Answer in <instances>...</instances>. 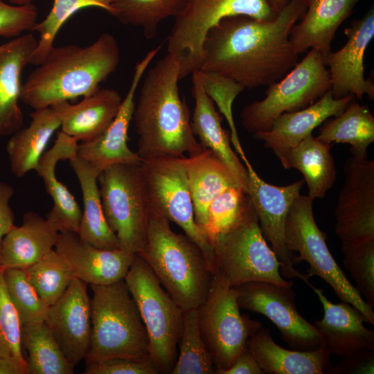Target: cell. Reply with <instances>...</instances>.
Wrapping results in <instances>:
<instances>
[{"mask_svg": "<svg viewBox=\"0 0 374 374\" xmlns=\"http://www.w3.org/2000/svg\"><path fill=\"white\" fill-rule=\"evenodd\" d=\"M124 280L146 329L149 357L159 373H170L177 357L184 310L139 255L135 254Z\"/></svg>", "mask_w": 374, "mask_h": 374, "instance_id": "6", "label": "cell"}, {"mask_svg": "<svg viewBox=\"0 0 374 374\" xmlns=\"http://www.w3.org/2000/svg\"><path fill=\"white\" fill-rule=\"evenodd\" d=\"M86 284L74 277L62 296L49 306L46 323L69 362L85 359L91 339V299Z\"/></svg>", "mask_w": 374, "mask_h": 374, "instance_id": "19", "label": "cell"}, {"mask_svg": "<svg viewBox=\"0 0 374 374\" xmlns=\"http://www.w3.org/2000/svg\"><path fill=\"white\" fill-rule=\"evenodd\" d=\"M179 62L168 53L148 71L133 114L141 160L184 157L204 148L194 135L188 107L179 91Z\"/></svg>", "mask_w": 374, "mask_h": 374, "instance_id": "2", "label": "cell"}, {"mask_svg": "<svg viewBox=\"0 0 374 374\" xmlns=\"http://www.w3.org/2000/svg\"><path fill=\"white\" fill-rule=\"evenodd\" d=\"M84 374H157L159 371L148 357H112L85 362Z\"/></svg>", "mask_w": 374, "mask_h": 374, "instance_id": "46", "label": "cell"}, {"mask_svg": "<svg viewBox=\"0 0 374 374\" xmlns=\"http://www.w3.org/2000/svg\"><path fill=\"white\" fill-rule=\"evenodd\" d=\"M55 250L71 267L74 276L89 285H109L124 279L135 254L121 249L98 248L77 233H59Z\"/></svg>", "mask_w": 374, "mask_h": 374, "instance_id": "20", "label": "cell"}, {"mask_svg": "<svg viewBox=\"0 0 374 374\" xmlns=\"http://www.w3.org/2000/svg\"><path fill=\"white\" fill-rule=\"evenodd\" d=\"M183 161L195 222L206 239L208 209L211 203L226 188L240 184L226 165L208 148L197 154L184 157Z\"/></svg>", "mask_w": 374, "mask_h": 374, "instance_id": "30", "label": "cell"}, {"mask_svg": "<svg viewBox=\"0 0 374 374\" xmlns=\"http://www.w3.org/2000/svg\"><path fill=\"white\" fill-rule=\"evenodd\" d=\"M252 204L246 188L235 185L226 188L211 203L208 209L206 237L212 248L222 235L244 217Z\"/></svg>", "mask_w": 374, "mask_h": 374, "instance_id": "39", "label": "cell"}, {"mask_svg": "<svg viewBox=\"0 0 374 374\" xmlns=\"http://www.w3.org/2000/svg\"><path fill=\"white\" fill-rule=\"evenodd\" d=\"M285 238L287 249L299 253L294 256V264L307 262L309 278L317 276L323 279L342 302L357 309L366 322L374 324L373 308L350 283L330 252L326 236L314 220L313 199L308 195L300 194L292 203L285 220Z\"/></svg>", "mask_w": 374, "mask_h": 374, "instance_id": "7", "label": "cell"}, {"mask_svg": "<svg viewBox=\"0 0 374 374\" xmlns=\"http://www.w3.org/2000/svg\"><path fill=\"white\" fill-rule=\"evenodd\" d=\"M317 137L329 144H348L352 156L367 157L368 147L374 142V116L353 99L341 114L322 123Z\"/></svg>", "mask_w": 374, "mask_h": 374, "instance_id": "34", "label": "cell"}, {"mask_svg": "<svg viewBox=\"0 0 374 374\" xmlns=\"http://www.w3.org/2000/svg\"><path fill=\"white\" fill-rule=\"evenodd\" d=\"M90 287L91 330L85 362L149 357L146 329L124 279Z\"/></svg>", "mask_w": 374, "mask_h": 374, "instance_id": "5", "label": "cell"}, {"mask_svg": "<svg viewBox=\"0 0 374 374\" xmlns=\"http://www.w3.org/2000/svg\"><path fill=\"white\" fill-rule=\"evenodd\" d=\"M21 344L28 353V374L74 373L45 321L21 325Z\"/></svg>", "mask_w": 374, "mask_h": 374, "instance_id": "35", "label": "cell"}, {"mask_svg": "<svg viewBox=\"0 0 374 374\" xmlns=\"http://www.w3.org/2000/svg\"><path fill=\"white\" fill-rule=\"evenodd\" d=\"M353 99V94L335 98L328 91L302 109L280 114L269 130L254 133L253 136L263 141L274 154L288 150L312 134L313 130L326 120L341 114Z\"/></svg>", "mask_w": 374, "mask_h": 374, "instance_id": "22", "label": "cell"}, {"mask_svg": "<svg viewBox=\"0 0 374 374\" xmlns=\"http://www.w3.org/2000/svg\"><path fill=\"white\" fill-rule=\"evenodd\" d=\"M198 71L206 92L216 103L229 124L231 141L234 149L241 159L244 157L245 154L239 140L232 112L234 100L244 89L235 82L224 77Z\"/></svg>", "mask_w": 374, "mask_h": 374, "instance_id": "44", "label": "cell"}, {"mask_svg": "<svg viewBox=\"0 0 374 374\" xmlns=\"http://www.w3.org/2000/svg\"><path fill=\"white\" fill-rule=\"evenodd\" d=\"M242 161L247 168V192L256 213L265 239L270 242L271 249L283 264L280 270L287 278H299L311 287L309 277L294 267V256L286 247L285 220L294 199L300 195L304 184L301 179L286 186H275L262 179L247 157Z\"/></svg>", "mask_w": 374, "mask_h": 374, "instance_id": "15", "label": "cell"}, {"mask_svg": "<svg viewBox=\"0 0 374 374\" xmlns=\"http://www.w3.org/2000/svg\"><path fill=\"white\" fill-rule=\"evenodd\" d=\"M170 373H215L212 357L200 332L198 308L184 311L177 357Z\"/></svg>", "mask_w": 374, "mask_h": 374, "instance_id": "37", "label": "cell"}, {"mask_svg": "<svg viewBox=\"0 0 374 374\" xmlns=\"http://www.w3.org/2000/svg\"><path fill=\"white\" fill-rule=\"evenodd\" d=\"M170 221L151 208L139 255L184 311L204 301L213 274L200 247L186 234L175 232Z\"/></svg>", "mask_w": 374, "mask_h": 374, "instance_id": "4", "label": "cell"}, {"mask_svg": "<svg viewBox=\"0 0 374 374\" xmlns=\"http://www.w3.org/2000/svg\"><path fill=\"white\" fill-rule=\"evenodd\" d=\"M185 0H115L112 15L125 25L143 29L145 37H156L158 25L170 17H175Z\"/></svg>", "mask_w": 374, "mask_h": 374, "instance_id": "36", "label": "cell"}, {"mask_svg": "<svg viewBox=\"0 0 374 374\" xmlns=\"http://www.w3.org/2000/svg\"><path fill=\"white\" fill-rule=\"evenodd\" d=\"M311 287L323 308V318L312 325L330 353L344 359L374 351V331L364 326V316L350 304L333 303L323 290Z\"/></svg>", "mask_w": 374, "mask_h": 374, "instance_id": "21", "label": "cell"}, {"mask_svg": "<svg viewBox=\"0 0 374 374\" xmlns=\"http://www.w3.org/2000/svg\"><path fill=\"white\" fill-rule=\"evenodd\" d=\"M247 346L265 373L323 374L332 366L325 346L305 351L285 349L274 341L267 328L251 334Z\"/></svg>", "mask_w": 374, "mask_h": 374, "instance_id": "29", "label": "cell"}, {"mask_svg": "<svg viewBox=\"0 0 374 374\" xmlns=\"http://www.w3.org/2000/svg\"><path fill=\"white\" fill-rule=\"evenodd\" d=\"M119 62L117 40L107 33L86 46H54L22 83L21 100L37 109L90 95Z\"/></svg>", "mask_w": 374, "mask_h": 374, "instance_id": "3", "label": "cell"}, {"mask_svg": "<svg viewBox=\"0 0 374 374\" xmlns=\"http://www.w3.org/2000/svg\"><path fill=\"white\" fill-rule=\"evenodd\" d=\"M0 358L18 365L28 374L22 353L21 323L5 285L0 268Z\"/></svg>", "mask_w": 374, "mask_h": 374, "instance_id": "42", "label": "cell"}, {"mask_svg": "<svg viewBox=\"0 0 374 374\" xmlns=\"http://www.w3.org/2000/svg\"><path fill=\"white\" fill-rule=\"evenodd\" d=\"M216 374H262L256 358L248 348L245 349L236 358L232 365L226 369L217 370Z\"/></svg>", "mask_w": 374, "mask_h": 374, "instance_id": "49", "label": "cell"}, {"mask_svg": "<svg viewBox=\"0 0 374 374\" xmlns=\"http://www.w3.org/2000/svg\"><path fill=\"white\" fill-rule=\"evenodd\" d=\"M13 195L12 186L0 181V247L3 237L15 225V215L10 206Z\"/></svg>", "mask_w": 374, "mask_h": 374, "instance_id": "48", "label": "cell"}, {"mask_svg": "<svg viewBox=\"0 0 374 374\" xmlns=\"http://www.w3.org/2000/svg\"><path fill=\"white\" fill-rule=\"evenodd\" d=\"M12 5L23 6L26 4L33 3L35 0H6Z\"/></svg>", "mask_w": 374, "mask_h": 374, "instance_id": "51", "label": "cell"}, {"mask_svg": "<svg viewBox=\"0 0 374 374\" xmlns=\"http://www.w3.org/2000/svg\"><path fill=\"white\" fill-rule=\"evenodd\" d=\"M25 270L37 294L48 306L62 296L75 277L68 262L55 249Z\"/></svg>", "mask_w": 374, "mask_h": 374, "instance_id": "40", "label": "cell"}, {"mask_svg": "<svg viewBox=\"0 0 374 374\" xmlns=\"http://www.w3.org/2000/svg\"><path fill=\"white\" fill-rule=\"evenodd\" d=\"M271 8L277 14L285 7L289 0H268Z\"/></svg>", "mask_w": 374, "mask_h": 374, "instance_id": "50", "label": "cell"}, {"mask_svg": "<svg viewBox=\"0 0 374 374\" xmlns=\"http://www.w3.org/2000/svg\"><path fill=\"white\" fill-rule=\"evenodd\" d=\"M343 264L356 282L365 301L374 307V240L363 242L341 241Z\"/></svg>", "mask_w": 374, "mask_h": 374, "instance_id": "43", "label": "cell"}, {"mask_svg": "<svg viewBox=\"0 0 374 374\" xmlns=\"http://www.w3.org/2000/svg\"><path fill=\"white\" fill-rule=\"evenodd\" d=\"M344 33L346 44L324 57L328 66L330 92L335 98L353 94L357 99L366 95L374 99V84L364 77V58L368 45L374 37V9L372 7L361 19L352 21Z\"/></svg>", "mask_w": 374, "mask_h": 374, "instance_id": "18", "label": "cell"}, {"mask_svg": "<svg viewBox=\"0 0 374 374\" xmlns=\"http://www.w3.org/2000/svg\"><path fill=\"white\" fill-rule=\"evenodd\" d=\"M139 165L114 164L104 169L98 178L108 225L120 248L132 254L143 247L151 210Z\"/></svg>", "mask_w": 374, "mask_h": 374, "instance_id": "10", "label": "cell"}, {"mask_svg": "<svg viewBox=\"0 0 374 374\" xmlns=\"http://www.w3.org/2000/svg\"><path fill=\"white\" fill-rule=\"evenodd\" d=\"M330 88L324 57L311 48L282 79L268 86L263 99L243 107L242 125L252 134L267 131L278 116L310 105Z\"/></svg>", "mask_w": 374, "mask_h": 374, "instance_id": "11", "label": "cell"}, {"mask_svg": "<svg viewBox=\"0 0 374 374\" xmlns=\"http://www.w3.org/2000/svg\"><path fill=\"white\" fill-rule=\"evenodd\" d=\"M37 45L32 33L15 37L0 45V138L20 130L24 118L19 107L24 68Z\"/></svg>", "mask_w": 374, "mask_h": 374, "instance_id": "23", "label": "cell"}, {"mask_svg": "<svg viewBox=\"0 0 374 374\" xmlns=\"http://www.w3.org/2000/svg\"><path fill=\"white\" fill-rule=\"evenodd\" d=\"M30 116L29 125L12 134L6 145L11 171L18 178L35 170L51 136L62 123L55 105L35 109Z\"/></svg>", "mask_w": 374, "mask_h": 374, "instance_id": "31", "label": "cell"}, {"mask_svg": "<svg viewBox=\"0 0 374 374\" xmlns=\"http://www.w3.org/2000/svg\"><path fill=\"white\" fill-rule=\"evenodd\" d=\"M161 48L159 45L136 64L127 93L119 111L106 130L96 139L78 143L76 154L100 173L118 163L139 165L141 159L127 145L128 130L135 108V95L146 69Z\"/></svg>", "mask_w": 374, "mask_h": 374, "instance_id": "17", "label": "cell"}, {"mask_svg": "<svg viewBox=\"0 0 374 374\" xmlns=\"http://www.w3.org/2000/svg\"><path fill=\"white\" fill-rule=\"evenodd\" d=\"M123 98L112 89H99L76 104L63 101L55 105L61 114L62 132L85 142L100 136L112 123Z\"/></svg>", "mask_w": 374, "mask_h": 374, "instance_id": "28", "label": "cell"}, {"mask_svg": "<svg viewBox=\"0 0 374 374\" xmlns=\"http://www.w3.org/2000/svg\"><path fill=\"white\" fill-rule=\"evenodd\" d=\"M213 275L231 287L254 281L292 286L280 273L283 264L267 244L253 206L244 217L212 245Z\"/></svg>", "mask_w": 374, "mask_h": 374, "instance_id": "8", "label": "cell"}, {"mask_svg": "<svg viewBox=\"0 0 374 374\" xmlns=\"http://www.w3.org/2000/svg\"><path fill=\"white\" fill-rule=\"evenodd\" d=\"M78 145L76 139L60 131L53 146L44 153L35 169L53 200V208L46 218L59 233H78L82 217V211L76 199L55 175L57 163L76 155Z\"/></svg>", "mask_w": 374, "mask_h": 374, "instance_id": "24", "label": "cell"}, {"mask_svg": "<svg viewBox=\"0 0 374 374\" xmlns=\"http://www.w3.org/2000/svg\"><path fill=\"white\" fill-rule=\"evenodd\" d=\"M151 208L177 224L202 249L213 274V249L198 227L183 157L141 160Z\"/></svg>", "mask_w": 374, "mask_h": 374, "instance_id": "13", "label": "cell"}, {"mask_svg": "<svg viewBox=\"0 0 374 374\" xmlns=\"http://www.w3.org/2000/svg\"><path fill=\"white\" fill-rule=\"evenodd\" d=\"M268 0H185L168 37V53L179 60L180 80L198 71L208 31L228 17L267 21L277 16Z\"/></svg>", "mask_w": 374, "mask_h": 374, "instance_id": "9", "label": "cell"}, {"mask_svg": "<svg viewBox=\"0 0 374 374\" xmlns=\"http://www.w3.org/2000/svg\"><path fill=\"white\" fill-rule=\"evenodd\" d=\"M374 351L344 358L335 366H331L327 373H373Z\"/></svg>", "mask_w": 374, "mask_h": 374, "instance_id": "47", "label": "cell"}, {"mask_svg": "<svg viewBox=\"0 0 374 374\" xmlns=\"http://www.w3.org/2000/svg\"><path fill=\"white\" fill-rule=\"evenodd\" d=\"M69 161L78 177L82 195L83 211L77 234L81 240L98 248L121 249L103 212L98 184L100 173L77 154Z\"/></svg>", "mask_w": 374, "mask_h": 374, "instance_id": "33", "label": "cell"}, {"mask_svg": "<svg viewBox=\"0 0 374 374\" xmlns=\"http://www.w3.org/2000/svg\"><path fill=\"white\" fill-rule=\"evenodd\" d=\"M345 181L335 210L336 234L341 241L374 240V161L352 156L344 165Z\"/></svg>", "mask_w": 374, "mask_h": 374, "instance_id": "16", "label": "cell"}, {"mask_svg": "<svg viewBox=\"0 0 374 374\" xmlns=\"http://www.w3.org/2000/svg\"><path fill=\"white\" fill-rule=\"evenodd\" d=\"M305 10L303 0H289L271 20L244 15L224 18L206 35L198 71L229 79L244 89L278 82L298 62L290 33Z\"/></svg>", "mask_w": 374, "mask_h": 374, "instance_id": "1", "label": "cell"}, {"mask_svg": "<svg viewBox=\"0 0 374 374\" xmlns=\"http://www.w3.org/2000/svg\"><path fill=\"white\" fill-rule=\"evenodd\" d=\"M238 292L213 275L206 296L198 308L199 326L212 357L215 371L230 367L245 349L249 337L261 328L242 315Z\"/></svg>", "mask_w": 374, "mask_h": 374, "instance_id": "12", "label": "cell"}, {"mask_svg": "<svg viewBox=\"0 0 374 374\" xmlns=\"http://www.w3.org/2000/svg\"><path fill=\"white\" fill-rule=\"evenodd\" d=\"M59 231L35 212L23 216L19 226L14 225L3 237L0 247V268L26 269L55 248Z\"/></svg>", "mask_w": 374, "mask_h": 374, "instance_id": "27", "label": "cell"}, {"mask_svg": "<svg viewBox=\"0 0 374 374\" xmlns=\"http://www.w3.org/2000/svg\"><path fill=\"white\" fill-rule=\"evenodd\" d=\"M115 0H53L46 17L37 22L33 31L39 34L37 45L31 60L32 64H40L54 47V41L62 26L78 11L88 8H100L112 14V4Z\"/></svg>", "mask_w": 374, "mask_h": 374, "instance_id": "38", "label": "cell"}, {"mask_svg": "<svg viewBox=\"0 0 374 374\" xmlns=\"http://www.w3.org/2000/svg\"><path fill=\"white\" fill-rule=\"evenodd\" d=\"M292 287L267 281L247 283L235 287L238 303L240 308L267 317L293 350H312L323 346L317 330L297 311Z\"/></svg>", "mask_w": 374, "mask_h": 374, "instance_id": "14", "label": "cell"}, {"mask_svg": "<svg viewBox=\"0 0 374 374\" xmlns=\"http://www.w3.org/2000/svg\"><path fill=\"white\" fill-rule=\"evenodd\" d=\"M37 16L33 3L16 6L0 0V36L17 37L24 31L33 32Z\"/></svg>", "mask_w": 374, "mask_h": 374, "instance_id": "45", "label": "cell"}, {"mask_svg": "<svg viewBox=\"0 0 374 374\" xmlns=\"http://www.w3.org/2000/svg\"><path fill=\"white\" fill-rule=\"evenodd\" d=\"M303 1L306 10L301 21L292 27L290 40L298 55L314 48L325 57L330 52L337 30L359 0Z\"/></svg>", "mask_w": 374, "mask_h": 374, "instance_id": "25", "label": "cell"}, {"mask_svg": "<svg viewBox=\"0 0 374 374\" xmlns=\"http://www.w3.org/2000/svg\"><path fill=\"white\" fill-rule=\"evenodd\" d=\"M331 147L332 144L310 134L296 146L275 155L284 168H294L302 173L308 195L314 200L323 198L335 181L337 171Z\"/></svg>", "mask_w": 374, "mask_h": 374, "instance_id": "32", "label": "cell"}, {"mask_svg": "<svg viewBox=\"0 0 374 374\" xmlns=\"http://www.w3.org/2000/svg\"><path fill=\"white\" fill-rule=\"evenodd\" d=\"M191 75L192 94L195 100V108L190 121L192 131L195 136L199 137V143L211 150L247 190V168L231 145L229 134L222 127L214 102L206 92L199 71H195Z\"/></svg>", "mask_w": 374, "mask_h": 374, "instance_id": "26", "label": "cell"}, {"mask_svg": "<svg viewBox=\"0 0 374 374\" xmlns=\"http://www.w3.org/2000/svg\"><path fill=\"white\" fill-rule=\"evenodd\" d=\"M2 273L6 290L21 325L45 321L49 306L37 294L25 269H8Z\"/></svg>", "mask_w": 374, "mask_h": 374, "instance_id": "41", "label": "cell"}]
</instances>
